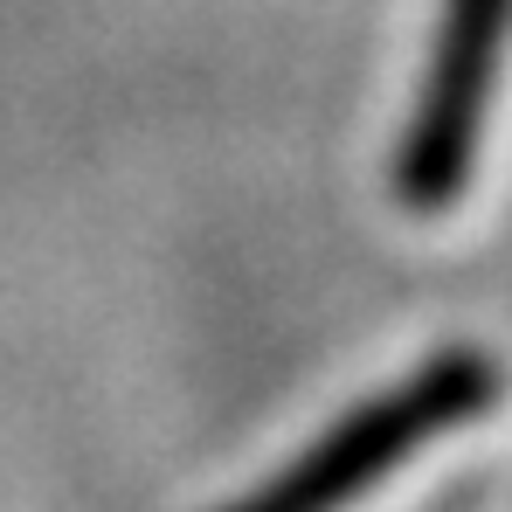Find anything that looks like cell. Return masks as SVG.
Masks as SVG:
<instances>
[{"label":"cell","mask_w":512,"mask_h":512,"mask_svg":"<svg viewBox=\"0 0 512 512\" xmlns=\"http://www.w3.org/2000/svg\"><path fill=\"white\" fill-rule=\"evenodd\" d=\"M492 388H499V374H492L485 353H443L436 367H423L416 381H402L395 395H381L360 416H346L319 450H305L291 471H277L263 492L236 499L229 512H340L395 457H409L416 443L443 436L464 416H478L492 402Z\"/></svg>","instance_id":"obj_1"}]
</instances>
